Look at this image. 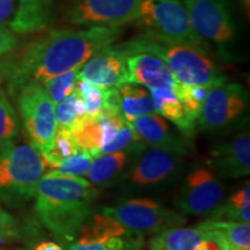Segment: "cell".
Returning <instances> with one entry per match:
<instances>
[{"label":"cell","mask_w":250,"mask_h":250,"mask_svg":"<svg viewBox=\"0 0 250 250\" xmlns=\"http://www.w3.org/2000/svg\"><path fill=\"white\" fill-rule=\"evenodd\" d=\"M31 250H64V248L54 241H42L37 243Z\"/></svg>","instance_id":"cell-35"},{"label":"cell","mask_w":250,"mask_h":250,"mask_svg":"<svg viewBox=\"0 0 250 250\" xmlns=\"http://www.w3.org/2000/svg\"><path fill=\"white\" fill-rule=\"evenodd\" d=\"M94 158L89 153L79 151L77 154L68 156L54 166L51 171L73 176H83L88 173Z\"/></svg>","instance_id":"cell-29"},{"label":"cell","mask_w":250,"mask_h":250,"mask_svg":"<svg viewBox=\"0 0 250 250\" xmlns=\"http://www.w3.org/2000/svg\"><path fill=\"white\" fill-rule=\"evenodd\" d=\"M78 152H79V148L77 147L70 131L57 129L56 130L54 144H52L51 149L46 154L43 155V158L45 160L46 169L48 168L52 169L54 166L57 165L58 162L68 158V156L77 154Z\"/></svg>","instance_id":"cell-26"},{"label":"cell","mask_w":250,"mask_h":250,"mask_svg":"<svg viewBox=\"0 0 250 250\" xmlns=\"http://www.w3.org/2000/svg\"><path fill=\"white\" fill-rule=\"evenodd\" d=\"M20 130V122L13 105L0 94V143L14 140Z\"/></svg>","instance_id":"cell-28"},{"label":"cell","mask_w":250,"mask_h":250,"mask_svg":"<svg viewBox=\"0 0 250 250\" xmlns=\"http://www.w3.org/2000/svg\"><path fill=\"white\" fill-rule=\"evenodd\" d=\"M99 195L88 180L49 171L36 187L35 212L58 241L70 245L94 214V203Z\"/></svg>","instance_id":"cell-2"},{"label":"cell","mask_w":250,"mask_h":250,"mask_svg":"<svg viewBox=\"0 0 250 250\" xmlns=\"http://www.w3.org/2000/svg\"><path fill=\"white\" fill-rule=\"evenodd\" d=\"M211 219L229 221H250V187L249 182L234 192L229 198L221 202L218 208L210 214Z\"/></svg>","instance_id":"cell-25"},{"label":"cell","mask_w":250,"mask_h":250,"mask_svg":"<svg viewBox=\"0 0 250 250\" xmlns=\"http://www.w3.org/2000/svg\"><path fill=\"white\" fill-rule=\"evenodd\" d=\"M103 95H104V89L93 85L89 92L83 96L86 105L87 116L95 118L101 114L103 110Z\"/></svg>","instance_id":"cell-32"},{"label":"cell","mask_w":250,"mask_h":250,"mask_svg":"<svg viewBox=\"0 0 250 250\" xmlns=\"http://www.w3.org/2000/svg\"><path fill=\"white\" fill-rule=\"evenodd\" d=\"M136 250H138V249H136ZM149 250H152V249H149Z\"/></svg>","instance_id":"cell-39"},{"label":"cell","mask_w":250,"mask_h":250,"mask_svg":"<svg viewBox=\"0 0 250 250\" xmlns=\"http://www.w3.org/2000/svg\"><path fill=\"white\" fill-rule=\"evenodd\" d=\"M102 213L142 235L158 234L168 228L182 226L187 221L183 214L148 198L127 199L116 206L103 208Z\"/></svg>","instance_id":"cell-8"},{"label":"cell","mask_w":250,"mask_h":250,"mask_svg":"<svg viewBox=\"0 0 250 250\" xmlns=\"http://www.w3.org/2000/svg\"><path fill=\"white\" fill-rule=\"evenodd\" d=\"M120 94V112L127 124L144 115L155 112L151 94L136 83H124L117 87Z\"/></svg>","instance_id":"cell-22"},{"label":"cell","mask_w":250,"mask_h":250,"mask_svg":"<svg viewBox=\"0 0 250 250\" xmlns=\"http://www.w3.org/2000/svg\"><path fill=\"white\" fill-rule=\"evenodd\" d=\"M225 188L210 168L197 167L187 175L174 198V204L183 214L204 217L223 202Z\"/></svg>","instance_id":"cell-10"},{"label":"cell","mask_w":250,"mask_h":250,"mask_svg":"<svg viewBox=\"0 0 250 250\" xmlns=\"http://www.w3.org/2000/svg\"><path fill=\"white\" fill-rule=\"evenodd\" d=\"M146 33L184 43L208 52V44L193 29L183 0H140L136 20Z\"/></svg>","instance_id":"cell-5"},{"label":"cell","mask_w":250,"mask_h":250,"mask_svg":"<svg viewBox=\"0 0 250 250\" xmlns=\"http://www.w3.org/2000/svg\"><path fill=\"white\" fill-rule=\"evenodd\" d=\"M80 68H74V70L68 71L66 73L59 74L51 79L46 80L42 83L43 88L51 99V101L57 104L62 100H64L66 96L73 92L76 88L78 72Z\"/></svg>","instance_id":"cell-27"},{"label":"cell","mask_w":250,"mask_h":250,"mask_svg":"<svg viewBox=\"0 0 250 250\" xmlns=\"http://www.w3.org/2000/svg\"><path fill=\"white\" fill-rule=\"evenodd\" d=\"M235 250H243V249H235Z\"/></svg>","instance_id":"cell-38"},{"label":"cell","mask_w":250,"mask_h":250,"mask_svg":"<svg viewBox=\"0 0 250 250\" xmlns=\"http://www.w3.org/2000/svg\"><path fill=\"white\" fill-rule=\"evenodd\" d=\"M126 55V83L146 87L148 90L176 88L180 81L174 77L164 61L148 52Z\"/></svg>","instance_id":"cell-16"},{"label":"cell","mask_w":250,"mask_h":250,"mask_svg":"<svg viewBox=\"0 0 250 250\" xmlns=\"http://www.w3.org/2000/svg\"><path fill=\"white\" fill-rule=\"evenodd\" d=\"M76 99L77 93L76 90H73L70 95L62 100L61 102H58L57 104H55V117L57 129L70 131L80 121L77 114Z\"/></svg>","instance_id":"cell-30"},{"label":"cell","mask_w":250,"mask_h":250,"mask_svg":"<svg viewBox=\"0 0 250 250\" xmlns=\"http://www.w3.org/2000/svg\"><path fill=\"white\" fill-rule=\"evenodd\" d=\"M186 153L152 147L144 152L125 176L131 187L138 189L161 188L179 176Z\"/></svg>","instance_id":"cell-12"},{"label":"cell","mask_w":250,"mask_h":250,"mask_svg":"<svg viewBox=\"0 0 250 250\" xmlns=\"http://www.w3.org/2000/svg\"><path fill=\"white\" fill-rule=\"evenodd\" d=\"M208 168L223 179H239L250 173V134L241 127L228 139L221 140L208 155Z\"/></svg>","instance_id":"cell-14"},{"label":"cell","mask_w":250,"mask_h":250,"mask_svg":"<svg viewBox=\"0 0 250 250\" xmlns=\"http://www.w3.org/2000/svg\"><path fill=\"white\" fill-rule=\"evenodd\" d=\"M52 17V0H19L11 30L19 34H29L48 27Z\"/></svg>","instance_id":"cell-20"},{"label":"cell","mask_w":250,"mask_h":250,"mask_svg":"<svg viewBox=\"0 0 250 250\" xmlns=\"http://www.w3.org/2000/svg\"><path fill=\"white\" fill-rule=\"evenodd\" d=\"M2 74V66H0V77H1Z\"/></svg>","instance_id":"cell-36"},{"label":"cell","mask_w":250,"mask_h":250,"mask_svg":"<svg viewBox=\"0 0 250 250\" xmlns=\"http://www.w3.org/2000/svg\"><path fill=\"white\" fill-rule=\"evenodd\" d=\"M121 28L89 27L85 29L52 30L30 43L17 61L2 68L8 87L17 93L30 83L80 68L94 54L117 40Z\"/></svg>","instance_id":"cell-1"},{"label":"cell","mask_w":250,"mask_h":250,"mask_svg":"<svg viewBox=\"0 0 250 250\" xmlns=\"http://www.w3.org/2000/svg\"><path fill=\"white\" fill-rule=\"evenodd\" d=\"M206 239L198 227H173L158 233L148 242L152 250H197Z\"/></svg>","instance_id":"cell-21"},{"label":"cell","mask_w":250,"mask_h":250,"mask_svg":"<svg viewBox=\"0 0 250 250\" xmlns=\"http://www.w3.org/2000/svg\"><path fill=\"white\" fill-rule=\"evenodd\" d=\"M72 138L81 152L89 153L94 159L98 158L103 145L102 127L99 117H85L70 130Z\"/></svg>","instance_id":"cell-24"},{"label":"cell","mask_w":250,"mask_h":250,"mask_svg":"<svg viewBox=\"0 0 250 250\" xmlns=\"http://www.w3.org/2000/svg\"><path fill=\"white\" fill-rule=\"evenodd\" d=\"M17 0H0V23L7 21L14 14Z\"/></svg>","instance_id":"cell-34"},{"label":"cell","mask_w":250,"mask_h":250,"mask_svg":"<svg viewBox=\"0 0 250 250\" xmlns=\"http://www.w3.org/2000/svg\"><path fill=\"white\" fill-rule=\"evenodd\" d=\"M156 114L169 120L183 137L190 138L196 132L197 118L187 111L175 88H162L148 90Z\"/></svg>","instance_id":"cell-19"},{"label":"cell","mask_w":250,"mask_h":250,"mask_svg":"<svg viewBox=\"0 0 250 250\" xmlns=\"http://www.w3.org/2000/svg\"><path fill=\"white\" fill-rule=\"evenodd\" d=\"M18 107L33 146L44 155L52 147L56 130L55 103L40 83L18 90Z\"/></svg>","instance_id":"cell-7"},{"label":"cell","mask_w":250,"mask_h":250,"mask_svg":"<svg viewBox=\"0 0 250 250\" xmlns=\"http://www.w3.org/2000/svg\"><path fill=\"white\" fill-rule=\"evenodd\" d=\"M0 250H5L4 248H2V247H0Z\"/></svg>","instance_id":"cell-37"},{"label":"cell","mask_w":250,"mask_h":250,"mask_svg":"<svg viewBox=\"0 0 250 250\" xmlns=\"http://www.w3.org/2000/svg\"><path fill=\"white\" fill-rule=\"evenodd\" d=\"M17 45V37L14 31L0 26V56L7 54Z\"/></svg>","instance_id":"cell-33"},{"label":"cell","mask_w":250,"mask_h":250,"mask_svg":"<svg viewBox=\"0 0 250 250\" xmlns=\"http://www.w3.org/2000/svg\"><path fill=\"white\" fill-rule=\"evenodd\" d=\"M206 239L213 240L221 250L250 249V225L243 221L208 219L197 226Z\"/></svg>","instance_id":"cell-18"},{"label":"cell","mask_w":250,"mask_h":250,"mask_svg":"<svg viewBox=\"0 0 250 250\" xmlns=\"http://www.w3.org/2000/svg\"><path fill=\"white\" fill-rule=\"evenodd\" d=\"M118 46L125 54L148 52L155 55L165 62L174 77L183 85L211 88L227 81L208 52L189 44L144 33Z\"/></svg>","instance_id":"cell-3"},{"label":"cell","mask_w":250,"mask_h":250,"mask_svg":"<svg viewBox=\"0 0 250 250\" xmlns=\"http://www.w3.org/2000/svg\"><path fill=\"white\" fill-rule=\"evenodd\" d=\"M130 161V153L114 152L95 158L90 166L87 176L95 186L105 187L114 183L123 173Z\"/></svg>","instance_id":"cell-23"},{"label":"cell","mask_w":250,"mask_h":250,"mask_svg":"<svg viewBox=\"0 0 250 250\" xmlns=\"http://www.w3.org/2000/svg\"><path fill=\"white\" fill-rule=\"evenodd\" d=\"M190 22L203 40L217 45L229 44L235 37V23L225 0H183Z\"/></svg>","instance_id":"cell-13"},{"label":"cell","mask_w":250,"mask_h":250,"mask_svg":"<svg viewBox=\"0 0 250 250\" xmlns=\"http://www.w3.org/2000/svg\"><path fill=\"white\" fill-rule=\"evenodd\" d=\"M74 241L66 250H136L144 246V235L101 212L86 221Z\"/></svg>","instance_id":"cell-9"},{"label":"cell","mask_w":250,"mask_h":250,"mask_svg":"<svg viewBox=\"0 0 250 250\" xmlns=\"http://www.w3.org/2000/svg\"><path fill=\"white\" fill-rule=\"evenodd\" d=\"M23 237L19 221L0 206V242H15Z\"/></svg>","instance_id":"cell-31"},{"label":"cell","mask_w":250,"mask_h":250,"mask_svg":"<svg viewBox=\"0 0 250 250\" xmlns=\"http://www.w3.org/2000/svg\"><path fill=\"white\" fill-rule=\"evenodd\" d=\"M45 170L44 158L33 145L0 143V202L20 208L31 201Z\"/></svg>","instance_id":"cell-4"},{"label":"cell","mask_w":250,"mask_h":250,"mask_svg":"<svg viewBox=\"0 0 250 250\" xmlns=\"http://www.w3.org/2000/svg\"><path fill=\"white\" fill-rule=\"evenodd\" d=\"M249 95L240 83H227L208 88L197 118V126L205 132H223L245 126Z\"/></svg>","instance_id":"cell-6"},{"label":"cell","mask_w":250,"mask_h":250,"mask_svg":"<svg viewBox=\"0 0 250 250\" xmlns=\"http://www.w3.org/2000/svg\"><path fill=\"white\" fill-rule=\"evenodd\" d=\"M140 0H74L66 19L78 27L121 28L136 20Z\"/></svg>","instance_id":"cell-11"},{"label":"cell","mask_w":250,"mask_h":250,"mask_svg":"<svg viewBox=\"0 0 250 250\" xmlns=\"http://www.w3.org/2000/svg\"><path fill=\"white\" fill-rule=\"evenodd\" d=\"M78 78L103 89L121 86L127 81L126 55L120 46H105L80 67Z\"/></svg>","instance_id":"cell-15"},{"label":"cell","mask_w":250,"mask_h":250,"mask_svg":"<svg viewBox=\"0 0 250 250\" xmlns=\"http://www.w3.org/2000/svg\"><path fill=\"white\" fill-rule=\"evenodd\" d=\"M137 137L146 146H152L156 148L170 149V151L186 153L187 143L179 130L168 123V121L161 115L147 114L136 118L130 123Z\"/></svg>","instance_id":"cell-17"}]
</instances>
